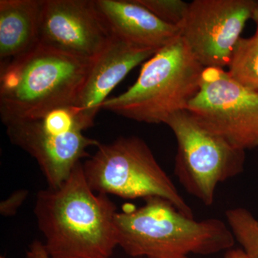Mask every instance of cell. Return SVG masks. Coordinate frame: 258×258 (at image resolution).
I'll return each instance as SVG.
<instances>
[{
	"instance_id": "cell-17",
	"label": "cell",
	"mask_w": 258,
	"mask_h": 258,
	"mask_svg": "<svg viewBox=\"0 0 258 258\" xmlns=\"http://www.w3.org/2000/svg\"><path fill=\"white\" fill-rule=\"evenodd\" d=\"M157 18L181 28L187 14L189 3L181 0H137Z\"/></svg>"
},
{
	"instance_id": "cell-21",
	"label": "cell",
	"mask_w": 258,
	"mask_h": 258,
	"mask_svg": "<svg viewBox=\"0 0 258 258\" xmlns=\"http://www.w3.org/2000/svg\"><path fill=\"white\" fill-rule=\"evenodd\" d=\"M252 20H254V23L257 25V30H256L255 33L258 34V1L255 8H254L253 15H252Z\"/></svg>"
},
{
	"instance_id": "cell-22",
	"label": "cell",
	"mask_w": 258,
	"mask_h": 258,
	"mask_svg": "<svg viewBox=\"0 0 258 258\" xmlns=\"http://www.w3.org/2000/svg\"><path fill=\"white\" fill-rule=\"evenodd\" d=\"M0 258H5V257H0Z\"/></svg>"
},
{
	"instance_id": "cell-8",
	"label": "cell",
	"mask_w": 258,
	"mask_h": 258,
	"mask_svg": "<svg viewBox=\"0 0 258 258\" xmlns=\"http://www.w3.org/2000/svg\"><path fill=\"white\" fill-rule=\"evenodd\" d=\"M255 0H195L189 3L181 36L205 69L230 64Z\"/></svg>"
},
{
	"instance_id": "cell-11",
	"label": "cell",
	"mask_w": 258,
	"mask_h": 258,
	"mask_svg": "<svg viewBox=\"0 0 258 258\" xmlns=\"http://www.w3.org/2000/svg\"><path fill=\"white\" fill-rule=\"evenodd\" d=\"M156 52L134 47L113 36L109 45L93 61L74 104L78 120L84 130L94 125L97 113L115 86L132 69Z\"/></svg>"
},
{
	"instance_id": "cell-23",
	"label": "cell",
	"mask_w": 258,
	"mask_h": 258,
	"mask_svg": "<svg viewBox=\"0 0 258 258\" xmlns=\"http://www.w3.org/2000/svg\"><path fill=\"white\" fill-rule=\"evenodd\" d=\"M184 258H187V257H184Z\"/></svg>"
},
{
	"instance_id": "cell-7",
	"label": "cell",
	"mask_w": 258,
	"mask_h": 258,
	"mask_svg": "<svg viewBox=\"0 0 258 258\" xmlns=\"http://www.w3.org/2000/svg\"><path fill=\"white\" fill-rule=\"evenodd\" d=\"M186 111L232 147H258V91L244 87L223 69L204 70L200 91Z\"/></svg>"
},
{
	"instance_id": "cell-4",
	"label": "cell",
	"mask_w": 258,
	"mask_h": 258,
	"mask_svg": "<svg viewBox=\"0 0 258 258\" xmlns=\"http://www.w3.org/2000/svg\"><path fill=\"white\" fill-rule=\"evenodd\" d=\"M204 70L179 36L145 62L132 87L102 108L139 122L165 123L199 92Z\"/></svg>"
},
{
	"instance_id": "cell-10",
	"label": "cell",
	"mask_w": 258,
	"mask_h": 258,
	"mask_svg": "<svg viewBox=\"0 0 258 258\" xmlns=\"http://www.w3.org/2000/svg\"><path fill=\"white\" fill-rule=\"evenodd\" d=\"M6 127L10 142L37 161L50 188L58 187L69 177L81 159L88 157V147L101 144L81 131L48 133L37 120L16 122Z\"/></svg>"
},
{
	"instance_id": "cell-3",
	"label": "cell",
	"mask_w": 258,
	"mask_h": 258,
	"mask_svg": "<svg viewBox=\"0 0 258 258\" xmlns=\"http://www.w3.org/2000/svg\"><path fill=\"white\" fill-rule=\"evenodd\" d=\"M93 61L37 43L1 66L0 115L3 123L38 120L56 108L74 106Z\"/></svg>"
},
{
	"instance_id": "cell-16",
	"label": "cell",
	"mask_w": 258,
	"mask_h": 258,
	"mask_svg": "<svg viewBox=\"0 0 258 258\" xmlns=\"http://www.w3.org/2000/svg\"><path fill=\"white\" fill-rule=\"evenodd\" d=\"M37 120L42 128L50 134H63L74 131H84L78 120L73 105L52 109Z\"/></svg>"
},
{
	"instance_id": "cell-2",
	"label": "cell",
	"mask_w": 258,
	"mask_h": 258,
	"mask_svg": "<svg viewBox=\"0 0 258 258\" xmlns=\"http://www.w3.org/2000/svg\"><path fill=\"white\" fill-rule=\"evenodd\" d=\"M140 208L117 212V243L132 257L184 258L187 254H212L232 249L235 237L218 219L197 221L169 200L144 199Z\"/></svg>"
},
{
	"instance_id": "cell-9",
	"label": "cell",
	"mask_w": 258,
	"mask_h": 258,
	"mask_svg": "<svg viewBox=\"0 0 258 258\" xmlns=\"http://www.w3.org/2000/svg\"><path fill=\"white\" fill-rule=\"evenodd\" d=\"M113 37L95 0H43L38 43L44 46L94 60Z\"/></svg>"
},
{
	"instance_id": "cell-20",
	"label": "cell",
	"mask_w": 258,
	"mask_h": 258,
	"mask_svg": "<svg viewBox=\"0 0 258 258\" xmlns=\"http://www.w3.org/2000/svg\"><path fill=\"white\" fill-rule=\"evenodd\" d=\"M225 258H248L244 251L240 249H230L227 250Z\"/></svg>"
},
{
	"instance_id": "cell-6",
	"label": "cell",
	"mask_w": 258,
	"mask_h": 258,
	"mask_svg": "<svg viewBox=\"0 0 258 258\" xmlns=\"http://www.w3.org/2000/svg\"><path fill=\"white\" fill-rule=\"evenodd\" d=\"M165 124L177 141L174 173L180 184L210 206L217 185L243 171L245 151L208 132L186 110L171 115Z\"/></svg>"
},
{
	"instance_id": "cell-5",
	"label": "cell",
	"mask_w": 258,
	"mask_h": 258,
	"mask_svg": "<svg viewBox=\"0 0 258 258\" xmlns=\"http://www.w3.org/2000/svg\"><path fill=\"white\" fill-rule=\"evenodd\" d=\"M83 168L93 191L128 200L164 198L186 216L194 217L172 180L139 137H120L111 144H100Z\"/></svg>"
},
{
	"instance_id": "cell-1",
	"label": "cell",
	"mask_w": 258,
	"mask_h": 258,
	"mask_svg": "<svg viewBox=\"0 0 258 258\" xmlns=\"http://www.w3.org/2000/svg\"><path fill=\"white\" fill-rule=\"evenodd\" d=\"M34 213L50 258H110L118 245L116 207L91 189L81 162L58 187L37 194Z\"/></svg>"
},
{
	"instance_id": "cell-13",
	"label": "cell",
	"mask_w": 258,
	"mask_h": 258,
	"mask_svg": "<svg viewBox=\"0 0 258 258\" xmlns=\"http://www.w3.org/2000/svg\"><path fill=\"white\" fill-rule=\"evenodd\" d=\"M43 0L0 1V60L8 63L38 43Z\"/></svg>"
},
{
	"instance_id": "cell-15",
	"label": "cell",
	"mask_w": 258,
	"mask_h": 258,
	"mask_svg": "<svg viewBox=\"0 0 258 258\" xmlns=\"http://www.w3.org/2000/svg\"><path fill=\"white\" fill-rule=\"evenodd\" d=\"M225 215L229 227L247 257L258 258V220L244 208L231 209Z\"/></svg>"
},
{
	"instance_id": "cell-12",
	"label": "cell",
	"mask_w": 258,
	"mask_h": 258,
	"mask_svg": "<svg viewBox=\"0 0 258 258\" xmlns=\"http://www.w3.org/2000/svg\"><path fill=\"white\" fill-rule=\"evenodd\" d=\"M113 36L158 52L181 36V28L157 18L137 0H95Z\"/></svg>"
},
{
	"instance_id": "cell-18",
	"label": "cell",
	"mask_w": 258,
	"mask_h": 258,
	"mask_svg": "<svg viewBox=\"0 0 258 258\" xmlns=\"http://www.w3.org/2000/svg\"><path fill=\"white\" fill-rule=\"evenodd\" d=\"M28 192L26 190H18L12 194L9 198L2 202L0 204V212L5 217H11L15 215L18 208L23 205L26 200Z\"/></svg>"
},
{
	"instance_id": "cell-14",
	"label": "cell",
	"mask_w": 258,
	"mask_h": 258,
	"mask_svg": "<svg viewBox=\"0 0 258 258\" xmlns=\"http://www.w3.org/2000/svg\"><path fill=\"white\" fill-rule=\"evenodd\" d=\"M228 74L237 83L258 91V34L240 37L232 52Z\"/></svg>"
},
{
	"instance_id": "cell-19",
	"label": "cell",
	"mask_w": 258,
	"mask_h": 258,
	"mask_svg": "<svg viewBox=\"0 0 258 258\" xmlns=\"http://www.w3.org/2000/svg\"><path fill=\"white\" fill-rule=\"evenodd\" d=\"M27 258H50L45 250L43 244L35 241L30 244L26 254Z\"/></svg>"
}]
</instances>
